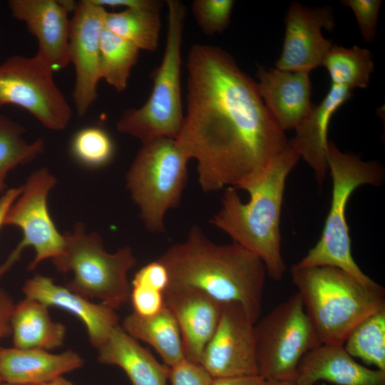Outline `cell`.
I'll return each mask as SVG.
<instances>
[{
	"instance_id": "cell-20",
	"label": "cell",
	"mask_w": 385,
	"mask_h": 385,
	"mask_svg": "<svg viewBox=\"0 0 385 385\" xmlns=\"http://www.w3.org/2000/svg\"><path fill=\"white\" fill-rule=\"evenodd\" d=\"M352 91L341 86L330 85L328 92L294 129L295 135L289 140L310 166L319 185L324 180L327 166V131L333 115L351 96Z\"/></svg>"
},
{
	"instance_id": "cell-13",
	"label": "cell",
	"mask_w": 385,
	"mask_h": 385,
	"mask_svg": "<svg viewBox=\"0 0 385 385\" xmlns=\"http://www.w3.org/2000/svg\"><path fill=\"white\" fill-rule=\"evenodd\" d=\"M107 10L92 0L77 3L71 19L68 54L75 68L73 98L79 117L97 98L100 77V41Z\"/></svg>"
},
{
	"instance_id": "cell-21",
	"label": "cell",
	"mask_w": 385,
	"mask_h": 385,
	"mask_svg": "<svg viewBox=\"0 0 385 385\" xmlns=\"http://www.w3.org/2000/svg\"><path fill=\"white\" fill-rule=\"evenodd\" d=\"M83 364V359L72 350L55 354L41 349L0 348L2 383L42 385Z\"/></svg>"
},
{
	"instance_id": "cell-35",
	"label": "cell",
	"mask_w": 385,
	"mask_h": 385,
	"mask_svg": "<svg viewBox=\"0 0 385 385\" xmlns=\"http://www.w3.org/2000/svg\"><path fill=\"white\" fill-rule=\"evenodd\" d=\"M131 284L148 286L165 293L169 286V275L164 265L157 259L141 267Z\"/></svg>"
},
{
	"instance_id": "cell-32",
	"label": "cell",
	"mask_w": 385,
	"mask_h": 385,
	"mask_svg": "<svg viewBox=\"0 0 385 385\" xmlns=\"http://www.w3.org/2000/svg\"><path fill=\"white\" fill-rule=\"evenodd\" d=\"M341 3L353 11L364 40L368 43L372 42L376 34L378 17L382 1L344 0Z\"/></svg>"
},
{
	"instance_id": "cell-22",
	"label": "cell",
	"mask_w": 385,
	"mask_h": 385,
	"mask_svg": "<svg viewBox=\"0 0 385 385\" xmlns=\"http://www.w3.org/2000/svg\"><path fill=\"white\" fill-rule=\"evenodd\" d=\"M98 350V361L119 366L132 385H167L169 367L160 364L119 324Z\"/></svg>"
},
{
	"instance_id": "cell-39",
	"label": "cell",
	"mask_w": 385,
	"mask_h": 385,
	"mask_svg": "<svg viewBox=\"0 0 385 385\" xmlns=\"http://www.w3.org/2000/svg\"><path fill=\"white\" fill-rule=\"evenodd\" d=\"M22 192V186L10 188L0 197V227L3 226L4 217L12 203Z\"/></svg>"
},
{
	"instance_id": "cell-24",
	"label": "cell",
	"mask_w": 385,
	"mask_h": 385,
	"mask_svg": "<svg viewBox=\"0 0 385 385\" xmlns=\"http://www.w3.org/2000/svg\"><path fill=\"white\" fill-rule=\"evenodd\" d=\"M121 327L135 339L150 345L167 366L172 367L185 359L179 327L165 306L150 317H142L133 312L123 319Z\"/></svg>"
},
{
	"instance_id": "cell-38",
	"label": "cell",
	"mask_w": 385,
	"mask_h": 385,
	"mask_svg": "<svg viewBox=\"0 0 385 385\" xmlns=\"http://www.w3.org/2000/svg\"><path fill=\"white\" fill-rule=\"evenodd\" d=\"M212 385H266L260 375L213 379Z\"/></svg>"
},
{
	"instance_id": "cell-42",
	"label": "cell",
	"mask_w": 385,
	"mask_h": 385,
	"mask_svg": "<svg viewBox=\"0 0 385 385\" xmlns=\"http://www.w3.org/2000/svg\"><path fill=\"white\" fill-rule=\"evenodd\" d=\"M1 385H21V384H11L7 383H2Z\"/></svg>"
},
{
	"instance_id": "cell-12",
	"label": "cell",
	"mask_w": 385,
	"mask_h": 385,
	"mask_svg": "<svg viewBox=\"0 0 385 385\" xmlns=\"http://www.w3.org/2000/svg\"><path fill=\"white\" fill-rule=\"evenodd\" d=\"M255 324L240 304L222 303L199 364L212 379L259 375Z\"/></svg>"
},
{
	"instance_id": "cell-11",
	"label": "cell",
	"mask_w": 385,
	"mask_h": 385,
	"mask_svg": "<svg viewBox=\"0 0 385 385\" xmlns=\"http://www.w3.org/2000/svg\"><path fill=\"white\" fill-rule=\"evenodd\" d=\"M56 183L46 168L34 170L22 185V192L8 210L3 225H14L23 232L21 241L0 265V277L16 262L22 251L32 247L36 252L28 267L34 270L41 261L57 257L62 252L65 238L56 229L48 212L47 198Z\"/></svg>"
},
{
	"instance_id": "cell-19",
	"label": "cell",
	"mask_w": 385,
	"mask_h": 385,
	"mask_svg": "<svg viewBox=\"0 0 385 385\" xmlns=\"http://www.w3.org/2000/svg\"><path fill=\"white\" fill-rule=\"evenodd\" d=\"M324 381L335 385H385V371L360 364L343 345L321 344L300 361L294 385H315Z\"/></svg>"
},
{
	"instance_id": "cell-23",
	"label": "cell",
	"mask_w": 385,
	"mask_h": 385,
	"mask_svg": "<svg viewBox=\"0 0 385 385\" xmlns=\"http://www.w3.org/2000/svg\"><path fill=\"white\" fill-rule=\"evenodd\" d=\"M11 327L14 347L47 351L63 345L66 331L51 319L48 306L26 297L15 304Z\"/></svg>"
},
{
	"instance_id": "cell-36",
	"label": "cell",
	"mask_w": 385,
	"mask_h": 385,
	"mask_svg": "<svg viewBox=\"0 0 385 385\" xmlns=\"http://www.w3.org/2000/svg\"><path fill=\"white\" fill-rule=\"evenodd\" d=\"M14 306L10 296L0 287V342L11 334V317Z\"/></svg>"
},
{
	"instance_id": "cell-43",
	"label": "cell",
	"mask_w": 385,
	"mask_h": 385,
	"mask_svg": "<svg viewBox=\"0 0 385 385\" xmlns=\"http://www.w3.org/2000/svg\"><path fill=\"white\" fill-rule=\"evenodd\" d=\"M1 384H2V381H1V379H0V385H1Z\"/></svg>"
},
{
	"instance_id": "cell-37",
	"label": "cell",
	"mask_w": 385,
	"mask_h": 385,
	"mask_svg": "<svg viewBox=\"0 0 385 385\" xmlns=\"http://www.w3.org/2000/svg\"><path fill=\"white\" fill-rule=\"evenodd\" d=\"M104 8L160 9L161 1L156 0H92Z\"/></svg>"
},
{
	"instance_id": "cell-15",
	"label": "cell",
	"mask_w": 385,
	"mask_h": 385,
	"mask_svg": "<svg viewBox=\"0 0 385 385\" xmlns=\"http://www.w3.org/2000/svg\"><path fill=\"white\" fill-rule=\"evenodd\" d=\"M11 16L24 22L36 38V56L58 71L70 63L68 54L71 20L68 12L56 0H10Z\"/></svg>"
},
{
	"instance_id": "cell-3",
	"label": "cell",
	"mask_w": 385,
	"mask_h": 385,
	"mask_svg": "<svg viewBox=\"0 0 385 385\" xmlns=\"http://www.w3.org/2000/svg\"><path fill=\"white\" fill-rule=\"evenodd\" d=\"M300 155L287 147L252 182L242 187L250 195L243 202L232 187L225 191L211 224L263 262L267 274L279 281L286 272L281 252L280 216L286 179Z\"/></svg>"
},
{
	"instance_id": "cell-26",
	"label": "cell",
	"mask_w": 385,
	"mask_h": 385,
	"mask_svg": "<svg viewBox=\"0 0 385 385\" xmlns=\"http://www.w3.org/2000/svg\"><path fill=\"white\" fill-rule=\"evenodd\" d=\"M104 27L130 41L139 50L154 51L158 44L161 22L159 9H128L107 11Z\"/></svg>"
},
{
	"instance_id": "cell-18",
	"label": "cell",
	"mask_w": 385,
	"mask_h": 385,
	"mask_svg": "<svg viewBox=\"0 0 385 385\" xmlns=\"http://www.w3.org/2000/svg\"><path fill=\"white\" fill-rule=\"evenodd\" d=\"M256 76L260 96L269 112L283 130H294L313 106L309 73L258 66Z\"/></svg>"
},
{
	"instance_id": "cell-33",
	"label": "cell",
	"mask_w": 385,
	"mask_h": 385,
	"mask_svg": "<svg viewBox=\"0 0 385 385\" xmlns=\"http://www.w3.org/2000/svg\"><path fill=\"white\" fill-rule=\"evenodd\" d=\"M130 287L129 300L133 308V312L142 317H150L165 307L163 292L138 284H131Z\"/></svg>"
},
{
	"instance_id": "cell-5",
	"label": "cell",
	"mask_w": 385,
	"mask_h": 385,
	"mask_svg": "<svg viewBox=\"0 0 385 385\" xmlns=\"http://www.w3.org/2000/svg\"><path fill=\"white\" fill-rule=\"evenodd\" d=\"M327 160L332 180L329 211L319 241L294 265L337 267L365 286L378 288L381 285L364 274L352 257L345 214L352 192L363 185H381L384 179V170L375 162H366L354 153L341 151L330 141L327 145Z\"/></svg>"
},
{
	"instance_id": "cell-9",
	"label": "cell",
	"mask_w": 385,
	"mask_h": 385,
	"mask_svg": "<svg viewBox=\"0 0 385 385\" xmlns=\"http://www.w3.org/2000/svg\"><path fill=\"white\" fill-rule=\"evenodd\" d=\"M258 374L265 381L293 382L304 355L321 344L296 293L255 324Z\"/></svg>"
},
{
	"instance_id": "cell-17",
	"label": "cell",
	"mask_w": 385,
	"mask_h": 385,
	"mask_svg": "<svg viewBox=\"0 0 385 385\" xmlns=\"http://www.w3.org/2000/svg\"><path fill=\"white\" fill-rule=\"evenodd\" d=\"M22 291L26 298L75 315L85 325L89 341L97 349L106 342L113 329L119 324V316L116 309L102 302L93 303L66 286L55 284L50 277L36 274L26 280Z\"/></svg>"
},
{
	"instance_id": "cell-2",
	"label": "cell",
	"mask_w": 385,
	"mask_h": 385,
	"mask_svg": "<svg viewBox=\"0 0 385 385\" xmlns=\"http://www.w3.org/2000/svg\"><path fill=\"white\" fill-rule=\"evenodd\" d=\"M158 260L169 286L199 290L220 303L237 302L256 323L262 312L267 270L257 255L237 243L212 242L197 225Z\"/></svg>"
},
{
	"instance_id": "cell-29",
	"label": "cell",
	"mask_w": 385,
	"mask_h": 385,
	"mask_svg": "<svg viewBox=\"0 0 385 385\" xmlns=\"http://www.w3.org/2000/svg\"><path fill=\"white\" fill-rule=\"evenodd\" d=\"M25 128L0 113V193L5 192L8 173L36 159L44 150V142L38 139L31 143L23 138Z\"/></svg>"
},
{
	"instance_id": "cell-34",
	"label": "cell",
	"mask_w": 385,
	"mask_h": 385,
	"mask_svg": "<svg viewBox=\"0 0 385 385\" xmlns=\"http://www.w3.org/2000/svg\"><path fill=\"white\" fill-rule=\"evenodd\" d=\"M168 380L171 385H212L213 379L200 364L185 359L169 367Z\"/></svg>"
},
{
	"instance_id": "cell-1",
	"label": "cell",
	"mask_w": 385,
	"mask_h": 385,
	"mask_svg": "<svg viewBox=\"0 0 385 385\" xmlns=\"http://www.w3.org/2000/svg\"><path fill=\"white\" fill-rule=\"evenodd\" d=\"M187 108L175 139L197 163L203 192L242 189L287 147L257 82L217 46L193 45L186 64Z\"/></svg>"
},
{
	"instance_id": "cell-28",
	"label": "cell",
	"mask_w": 385,
	"mask_h": 385,
	"mask_svg": "<svg viewBox=\"0 0 385 385\" xmlns=\"http://www.w3.org/2000/svg\"><path fill=\"white\" fill-rule=\"evenodd\" d=\"M343 346L354 359L385 371V307L361 320Z\"/></svg>"
},
{
	"instance_id": "cell-14",
	"label": "cell",
	"mask_w": 385,
	"mask_h": 385,
	"mask_svg": "<svg viewBox=\"0 0 385 385\" xmlns=\"http://www.w3.org/2000/svg\"><path fill=\"white\" fill-rule=\"evenodd\" d=\"M334 26L330 6L308 7L298 2L290 4L284 19V36L281 54L275 68L310 73L322 66L324 59L333 46L322 34Z\"/></svg>"
},
{
	"instance_id": "cell-31",
	"label": "cell",
	"mask_w": 385,
	"mask_h": 385,
	"mask_svg": "<svg viewBox=\"0 0 385 385\" xmlns=\"http://www.w3.org/2000/svg\"><path fill=\"white\" fill-rule=\"evenodd\" d=\"M234 4L233 0H194L191 10L201 31L212 36L228 27Z\"/></svg>"
},
{
	"instance_id": "cell-7",
	"label": "cell",
	"mask_w": 385,
	"mask_h": 385,
	"mask_svg": "<svg viewBox=\"0 0 385 385\" xmlns=\"http://www.w3.org/2000/svg\"><path fill=\"white\" fill-rule=\"evenodd\" d=\"M63 235V250L52 261L59 272L73 273L66 287L115 309L126 303L131 289L128 272L137 264L132 250L125 246L114 253L107 252L101 236L96 232L86 233L81 222Z\"/></svg>"
},
{
	"instance_id": "cell-40",
	"label": "cell",
	"mask_w": 385,
	"mask_h": 385,
	"mask_svg": "<svg viewBox=\"0 0 385 385\" xmlns=\"http://www.w3.org/2000/svg\"><path fill=\"white\" fill-rule=\"evenodd\" d=\"M42 385H75V384H73L72 382L64 379L62 376H61Z\"/></svg>"
},
{
	"instance_id": "cell-27",
	"label": "cell",
	"mask_w": 385,
	"mask_h": 385,
	"mask_svg": "<svg viewBox=\"0 0 385 385\" xmlns=\"http://www.w3.org/2000/svg\"><path fill=\"white\" fill-rule=\"evenodd\" d=\"M139 49L103 28L100 41V77L118 92L123 91L137 63Z\"/></svg>"
},
{
	"instance_id": "cell-8",
	"label": "cell",
	"mask_w": 385,
	"mask_h": 385,
	"mask_svg": "<svg viewBox=\"0 0 385 385\" xmlns=\"http://www.w3.org/2000/svg\"><path fill=\"white\" fill-rule=\"evenodd\" d=\"M189 160L175 139L159 138L142 143L127 173L126 187L149 232H165V216L180 203Z\"/></svg>"
},
{
	"instance_id": "cell-25",
	"label": "cell",
	"mask_w": 385,
	"mask_h": 385,
	"mask_svg": "<svg viewBox=\"0 0 385 385\" xmlns=\"http://www.w3.org/2000/svg\"><path fill=\"white\" fill-rule=\"evenodd\" d=\"M322 66L328 72L331 85L352 91L369 86L374 62L371 51L365 48L359 46L345 48L333 44Z\"/></svg>"
},
{
	"instance_id": "cell-41",
	"label": "cell",
	"mask_w": 385,
	"mask_h": 385,
	"mask_svg": "<svg viewBox=\"0 0 385 385\" xmlns=\"http://www.w3.org/2000/svg\"><path fill=\"white\" fill-rule=\"evenodd\" d=\"M266 385H294V384L290 381H266Z\"/></svg>"
},
{
	"instance_id": "cell-30",
	"label": "cell",
	"mask_w": 385,
	"mask_h": 385,
	"mask_svg": "<svg viewBox=\"0 0 385 385\" xmlns=\"http://www.w3.org/2000/svg\"><path fill=\"white\" fill-rule=\"evenodd\" d=\"M71 151L76 160L83 165L98 168L111 160L114 145L105 130L99 127H86L73 135Z\"/></svg>"
},
{
	"instance_id": "cell-10",
	"label": "cell",
	"mask_w": 385,
	"mask_h": 385,
	"mask_svg": "<svg viewBox=\"0 0 385 385\" xmlns=\"http://www.w3.org/2000/svg\"><path fill=\"white\" fill-rule=\"evenodd\" d=\"M53 73L37 56L8 58L0 64V109L8 104L18 106L48 129H65L72 111Z\"/></svg>"
},
{
	"instance_id": "cell-16",
	"label": "cell",
	"mask_w": 385,
	"mask_h": 385,
	"mask_svg": "<svg viewBox=\"0 0 385 385\" xmlns=\"http://www.w3.org/2000/svg\"><path fill=\"white\" fill-rule=\"evenodd\" d=\"M164 302L179 327L185 359L200 364L217 326L222 303L199 290L177 287H168Z\"/></svg>"
},
{
	"instance_id": "cell-4",
	"label": "cell",
	"mask_w": 385,
	"mask_h": 385,
	"mask_svg": "<svg viewBox=\"0 0 385 385\" xmlns=\"http://www.w3.org/2000/svg\"><path fill=\"white\" fill-rule=\"evenodd\" d=\"M291 277L321 344L343 345L361 320L385 307L381 286L366 287L337 267L294 265Z\"/></svg>"
},
{
	"instance_id": "cell-6",
	"label": "cell",
	"mask_w": 385,
	"mask_h": 385,
	"mask_svg": "<svg viewBox=\"0 0 385 385\" xmlns=\"http://www.w3.org/2000/svg\"><path fill=\"white\" fill-rule=\"evenodd\" d=\"M166 4L165 47L161 63L153 76L151 93L141 107L124 111L116 125L119 132L142 143L159 138L175 140L184 118L180 68L185 7L178 0H168Z\"/></svg>"
}]
</instances>
